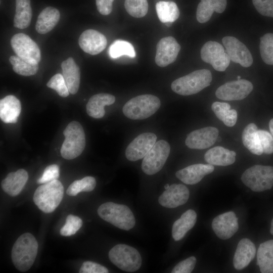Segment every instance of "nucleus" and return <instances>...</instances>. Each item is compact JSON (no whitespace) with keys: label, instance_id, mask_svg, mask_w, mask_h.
<instances>
[{"label":"nucleus","instance_id":"09e8293b","mask_svg":"<svg viewBox=\"0 0 273 273\" xmlns=\"http://www.w3.org/2000/svg\"><path fill=\"white\" fill-rule=\"evenodd\" d=\"M269 128L271 134L273 136V118H272L269 122Z\"/></svg>","mask_w":273,"mask_h":273},{"label":"nucleus","instance_id":"4468645a","mask_svg":"<svg viewBox=\"0 0 273 273\" xmlns=\"http://www.w3.org/2000/svg\"><path fill=\"white\" fill-rule=\"evenodd\" d=\"M157 136L152 132L143 133L128 145L125 150L126 158L131 161L144 158L156 142Z\"/></svg>","mask_w":273,"mask_h":273},{"label":"nucleus","instance_id":"aec40b11","mask_svg":"<svg viewBox=\"0 0 273 273\" xmlns=\"http://www.w3.org/2000/svg\"><path fill=\"white\" fill-rule=\"evenodd\" d=\"M214 170L213 165L208 164H196L178 170L175 175L187 185H195L200 182L207 174Z\"/></svg>","mask_w":273,"mask_h":273},{"label":"nucleus","instance_id":"4be33fe9","mask_svg":"<svg viewBox=\"0 0 273 273\" xmlns=\"http://www.w3.org/2000/svg\"><path fill=\"white\" fill-rule=\"evenodd\" d=\"M28 179L27 172L20 169L15 172L9 173L2 181L1 186L5 192L14 197L21 192Z\"/></svg>","mask_w":273,"mask_h":273},{"label":"nucleus","instance_id":"9b49d317","mask_svg":"<svg viewBox=\"0 0 273 273\" xmlns=\"http://www.w3.org/2000/svg\"><path fill=\"white\" fill-rule=\"evenodd\" d=\"M202 60L211 65L218 71H224L230 63V59L222 46L216 41H208L201 50Z\"/></svg>","mask_w":273,"mask_h":273},{"label":"nucleus","instance_id":"c756f323","mask_svg":"<svg viewBox=\"0 0 273 273\" xmlns=\"http://www.w3.org/2000/svg\"><path fill=\"white\" fill-rule=\"evenodd\" d=\"M257 264L262 273H273V240L261 243L257 254Z\"/></svg>","mask_w":273,"mask_h":273},{"label":"nucleus","instance_id":"5701e85b","mask_svg":"<svg viewBox=\"0 0 273 273\" xmlns=\"http://www.w3.org/2000/svg\"><path fill=\"white\" fill-rule=\"evenodd\" d=\"M21 104L14 96L8 95L0 101V118L6 123H15L21 113Z\"/></svg>","mask_w":273,"mask_h":273},{"label":"nucleus","instance_id":"72a5a7b5","mask_svg":"<svg viewBox=\"0 0 273 273\" xmlns=\"http://www.w3.org/2000/svg\"><path fill=\"white\" fill-rule=\"evenodd\" d=\"M211 109L216 116L226 126L232 127L235 125L237 120V112L235 109H231L229 104L215 102L212 104Z\"/></svg>","mask_w":273,"mask_h":273},{"label":"nucleus","instance_id":"f704fd0d","mask_svg":"<svg viewBox=\"0 0 273 273\" xmlns=\"http://www.w3.org/2000/svg\"><path fill=\"white\" fill-rule=\"evenodd\" d=\"M9 61L13 65L14 71L22 76L33 75L38 69V64L28 62L17 55L11 56Z\"/></svg>","mask_w":273,"mask_h":273},{"label":"nucleus","instance_id":"c9c22d12","mask_svg":"<svg viewBox=\"0 0 273 273\" xmlns=\"http://www.w3.org/2000/svg\"><path fill=\"white\" fill-rule=\"evenodd\" d=\"M108 53L111 58L116 59L123 55L131 58L135 57L133 46L129 42L123 40H116L110 46Z\"/></svg>","mask_w":273,"mask_h":273},{"label":"nucleus","instance_id":"2eb2a0df","mask_svg":"<svg viewBox=\"0 0 273 273\" xmlns=\"http://www.w3.org/2000/svg\"><path fill=\"white\" fill-rule=\"evenodd\" d=\"M180 50V46L172 36L161 39L156 46L155 63L164 67L174 62Z\"/></svg>","mask_w":273,"mask_h":273},{"label":"nucleus","instance_id":"dca6fc26","mask_svg":"<svg viewBox=\"0 0 273 273\" xmlns=\"http://www.w3.org/2000/svg\"><path fill=\"white\" fill-rule=\"evenodd\" d=\"M218 130L217 128L208 126L195 130L187 137L186 146L194 149H204L212 146L217 140Z\"/></svg>","mask_w":273,"mask_h":273},{"label":"nucleus","instance_id":"393cba45","mask_svg":"<svg viewBox=\"0 0 273 273\" xmlns=\"http://www.w3.org/2000/svg\"><path fill=\"white\" fill-rule=\"evenodd\" d=\"M115 97L110 94L100 93L93 96L86 104L87 114L94 118H101L105 114L104 107L113 104Z\"/></svg>","mask_w":273,"mask_h":273},{"label":"nucleus","instance_id":"49530a36","mask_svg":"<svg viewBox=\"0 0 273 273\" xmlns=\"http://www.w3.org/2000/svg\"><path fill=\"white\" fill-rule=\"evenodd\" d=\"M80 273H108V269L97 263L87 261L84 262L79 269Z\"/></svg>","mask_w":273,"mask_h":273},{"label":"nucleus","instance_id":"f257e3e1","mask_svg":"<svg viewBox=\"0 0 273 273\" xmlns=\"http://www.w3.org/2000/svg\"><path fill=\"white\" fill-rule=\"evenodd\" d=\"M38 248L37 241L31 234L21 235L15 242L11 252L15 267L22 272L29 270L35 260Z\"/></svg>","mask_w":273,"mask_h":273},{"label":"nucleus","instance_id":"6e6552de","mask_svg":"<svg viewBox=\"0 0 273 273\" xmlns=\"http://www.w3.org/2000/svg\"><path fill=\"white\" fill-rule=\"evenodd\" d=\"M241 180L245 186L254 192L270 189L273 186V167L254 165L243 172Z\"/></svg>","mask_w":273,"mask_h":273},{"label":"nucleus","instance_id":"20e7f679","mask_svg":"<svg viewBox=\"0 0 273 273\" xmlns=\"http://www.w3.org/2000/svg\"><path fill=\"white\" fill-rule=\"evenodd\" d=\"M98 213L103 220L121 230H129L135 223L132 211L124 205L106 202L99 207Z\"/></svg>","mask_w":273,"mask_h":273},{"label":"nucleus","instance_id":"37998d69","mask_svg":"<svg viewBox=\"0 0 273 273\" xmlns=\"http://www.w3.org/2000/svg\"><path fill=\"white\" fill-rule=\"evenodd\" d=\"M59 177V167L56 164H52L47 166L44 170L41 176L39 178L38 184H44L55 179Z\"/></svg>","mask_w":273,"mask_h":273},{"label":"nucleus","instance_id":"f03ea898","mask_svg":"<svg viewBox=\"0 0 273 273\" xmlns=\"http://www.w3.org/2000/svg\"><path fill=\"white\" fill-rule=\"evenodd\" d=\"M64 195L62 183L55 179L39 186L33 197L37 207L46 213L53 212L61 203Z\"/></svg>","mask_w":273,"mask_h":273},{"label":"nucleus","instance_id":"6ab92c4d","mask_svg":"<svg viewBox=\"0 0 273 273\" xmlns=\"http://www.w3.org/2000/svg\"><path fill=\"white\" fill-rule=\"evenodd\" d=\"M79 44L85 53L96 55L102 52L106 47L107 40L105 36L94 29H87L80 35Z\"/></svg>","mask_w":273,"mask_h":273},{"label":"nucleus","instance_id":"7c9ffc66","mask_svg":"<svg viewBox=\"0 0 273 273\" xmlns=\"http://www.w3.org/2000/svg\"><path fill=\"white\" fill-rule=\"evenodd\" d=\"M258 128L255 124H248L244 129L242 140L244 146L252 154L260 155L263 152L258 134Z\"/></svg>","mask_w":273,"mask_h":273},{"label":"nucleus","instance_id":"8fccbe9b","mask_svg":"<svg viewBox=\"0 0 273 273\" xmlns=\"http://www.w3.org/2000/svg\"><path fill=\"white\" fill-rule=\"evenodd\" d=\"M270 232L271 235H273V218L271 222V226H270Z\"/></svg>","mask_w":273,"mask_h":273},{"label":"nucleus","instance_id":"39448f33","mask_svg":"<svg viewBox=\"0 0 273 273\" xmlns=\"http://www.w3.org/2000/svg\"><path fill=\"white\" fill-rule=\"evenodd\" d=\"M161 106L160 99L156 96L146 94L135 97L124 105V115L132 120H142L153 115Z\"/></svg>","mask_w":273,"mask_h":273},{"label":"nucleus","instance_id":"9d476101","mask_svg":"<svg viewBox=\"0 0 273 273\" xmlns=\"http://www.w3.org/2000/svg\"><path fill=\"white\" fill-rule=\"evenodd\" d=\"M11 45L16 55L26 61L38 64L40 61V49L28 35L22 33L14 35L11 39Z\"/></svg>","mask_w":273,"mask_h":273},{"label":"nucleus","instance_id":"de8ad7c7","mask_svg":"<svg viewBox=\"0 0 273 273\" xmlns=\"http://www.w3.org/2000/svg\"><path fill=\"white\" fill-rule=\"evenodd\" d=\"M114 0H96L98 12L102 15H108L112 10V4Z\"/></svg>","mask_w":273,"mask_h":273},{"label":"nucleus","instance_id":"603ef678","mask_svg":"<svg viewBox=\"0 0 273 273\" xmlns=\"http://www.w3.org/2000/svg\"><path fill=\"white\" fill-rule=\"evenodd\" d=\"M240 78H241V76H237V79H240Z\"/></svg>","mask_w":273,"mask_h":273},{"label":"nucleus","instance_id":"c03bdc74","mask_svg":"<svg viewBox=\"0 0 273 273\" xmlns=\"http://www.w3.org/2000/svg\"><path fill=\"white\" fill-rule=\"evenodd\" d=\"M252 3L261 15L273 17V0H252Z\"/></svg>","mask_w":273,"mask_h":273},{"label":"nucleus","instance_id":"7ed1b4c3","mask_svg":"<svg viewBox=\"0 0 273 273\" xmlns=\"http://www.w3.org/2000/svg\"><path fill=\"white\" fill-rule=\"evenodd\" d=\"M212 79L210 70L206 69L198 70L174 80L171 88L178 95H192L210 85Z\"/></svg>","mask_w":273,"mask_h":273},{"label":"nucleus","instance_id":"a211bd4d","mask_svg":"<svg viewBox=\"0 0 273 273\" xmlns=\"http://www.w3.org/2000/svg\"><path fill=\"white\" fill-rule=\"evenodd\" d=\"M189 196V190L186 186L174 184L163 192L159 197L158 202L163 207L173 208L185 204Z\"/></svg>","mask_w":273,"mask_h":273},{"label":"nucleus","instance_id":"3c124183","mask_svg":"<svg viewBox=\"0 0 273 273\" xmlns=\"http://www.w3.org/2000/svg\"><path fill=\"white\" fill-rule=\"evenodd\" d=\"M169 186H169V184H166V185H165L164 186V188H165V190L167 189L169 187Z\"/></svg>","mask_w":273,"mask_h":273},{"label":"nucleus","instance_id":"e433bc0d","mask_svg":"<svg viewBox=\"0 0 273 273\" xmlns=\"http://www.w3.org/2000/svg\"><path fill=\"white\" fill-rule=\"evenodd\" d=\"M95 178L90 176L83 177L81 179L74 181L68 188L66 193L71 196H76L81 192H90L96 187Z\"/></svg>","mask_w":273,"mask_h":273},{"label":"nucleus","instance_id":"cd10ccee","mask_svg":"<svg viewBox=\"0 0 273 273\" xmlns=\"http://www.w3.org/2000/svg\"><path fill=\"white\" fill-rule=\"evenodd\" d=\"M59 10L52 7L43 9L39 14L35 25L38 33L46 34L51 31L57 24L60 19Z\"/></svg>","mask_w":273,"mask_h":273},{"label":"nucleus","instance_id":"0eeeda50","mask_svg":"<svg viewBox=\"0 0 273 273\" xmlns=\"http://www.w3.org/2000/svg\"><path fill=\"white\" fill-rule=\"evenodd\" d=\"M111 262L120 269L134 272L138 270L142 264V257L134 248L126 244H117L109 252Z\"/></svg>","mask_w":273,"mask_h":273},{"label":"nucleus","instance_id":"4c0bfd02","mask_svg":"<svg viewBox=\"0 0 273 273\" xmlns=\"http://www.w3.org/2000/svg\"><path fill=\"white\" fill-rule=\"evenodd\" d=\"M259 50L264 62L273 65V33H266L260 38Z\"/></svg>","mask_w":273,"mask_h":273},{"label":"nucleus","instance_id":"ddd939ff","mask_svg":"<svg viewBox=\"0 0 273 273\" xmlns=\"http://www.w3.org/2000/svg\"><path fill=\"white\" fill-rule=\"evenodd\" d=\"M230 60L244 67H249L253 63L252 55L247 47L233 36H227L222 39Z\"/></svg>","mask_w":273,"mask_h":273},{"label":"nucleus","instance_id":"2f4dec72","mask_svg":"<svg viewBox=\"0 0 273 273\" xmlns=\"http://www.w3.org/2000/svg\"><path fill=\"white\" fill-rule=\"evenodd\" d=\"M32 9L30 0H16L14 26L19 29L28 27L31 22Z\"/></svg>","mask_w":273,"mask_h":273},{"label":"nucleus","instance_id":"ea45409f","mask_svg":"<svg viewBox=\"0 0 273 273\" xmlns=\"http://www.w3.org/2000/svg\"><path fill=\"white\" fill-rule=\"evenodd\" d=\"M82 225V220L80 217L69 214L66 217L65 224L60 229V233L63 236H70L75 234Z\"/></svg>","mask_w":273,"mask_h":273},{"label":"nucleus","instance_id":"f3484780","mask_svg":"<svg viewBox=\"0 0 273 273\" xmlns=\"http://www.w3.org/2000/svg\"><path fill=\"white\" fill-rule=\"evenodd\" d=\"M212 228L221 239L231 238L238 230V218L233 211H229L215 217L212 222Z\"/></svg>","mask_w":273,"mask_h":273},{"label":"nucleus","instance_id":"79ce46f5","mask_svg":"<svg viewBox=\"0 0 273 273\" xmlns=\"http://www.w3.org/2000/svg\"><path fill=\"white\" fill-rule=\"evenodd\" d=\"M258 134L263 152L266 154L273 153V136L267 131L258 130Z\"/></svg>","mask_w":273,"mask_h":273},{"label":"nucleus","instance_id":"b1692460","mask_svg":"<svg viewBox=\"0 0 273 273\" xmlns=\"http://www.w3.org/2000/svg\"><path fill=\"white\" fill-rule=\"evenodd\" d=\"M62 75L71 94L74 95L78 90L80 83V70L72 57L68 58L61 64Z\"/></svg>","mask_w":273,"mask_h":273},{"label":"nucleus","instance_id":"1a4fd4ad","mask_svg":"<svg viewBox=\"0 0 273 273\" xmlns=\"http://www.w3.org/2000/svg\"><path fill=\"white\" fill-rule=\"evenodd\" d=\"M170 151V145L166 141L161 140L156 142L144 157L142 163L143 171L148 175L159 172L165 163Z\"/></svg>","mask_w":273,"mask_h":273},{"label":"nucleus","instance_id":"58836bf2","mask_svg":"<svg viewBox=\"0 0 273 273\" xmlns=\"http://www.w3.org/2000/svg\"><path fill=\"white\" fill-rule=\"evenodd\" d=\"M124 7L127 12L135 18L144 17L148 11L147 0H125Z\"/></svg>","mask_w":273,"mask_h":273},{"label":"nucleus","instance_id":"412c9836","mask_svg":"<svg viewBox=\"0 0 273 273\" xmlns=\"http://www.w3.org/2000/svg\"><path fill=\"white\" fill-rule=\"evenodd\" d=\"M256 247L249 239L243 238L239 242L233 259V265L237 270L247 267L254 259Z\"/></svg>","mask_w":273,"mask_h":273},{"label":"nucleus","instance_id":"423d86ee","mask_svg":"<svg viewBox=\"0 0 273 273\" xmlns=\"http://www.w3.org/2000/svg\"><path fill=\"white\" fill-rule=\"evenodd\" d=\"M65 139L60 153L63 158L67 160L74 159L79 156L85 146V136L82 125L78 122L69 123L63 131Z\"/></svg>","mask_w":273,"mask_h":273},{"label":"nucleus","instance_id":"a19ab883","mask_svg":"<svg viewBox=\"0 0 273 273\" xmlns=\"http://www.w3.org/2000/svg\"><path fill=\"white\" fill-rule=\"evenodd\" d=\"M48 87L56 91L62 97H66L69 95V91L66 85L63 75L58 73L54 75L48 82Z\"/></svg>","mask_w":273,"mask_h":273},{"label":"nucleus","instance_id":"a878e982","mask_svg":"<svg viewBox=\"0 0 273 273\" xmlns=\"http://www.w3.org/2000/svg\"><path fill=\"white\" fill-rule=\"evenodd\" d=\"M235 151L222 147L216 146L208 150L204 155V159L208 164L216 166H228L236 160Z\"/></svg>","mask_w":273,"mask_h":273},{"label":"nucleus","instance_id":"bb28decb","mask_svg":"<svg viewBox=\"0 0 273 273\" xmlns=\"http://www.w3.org/2000/svg\"><path fill=\"white\" fill-rule=\"evenodd\" d=\"M226 0H201L196 11L197 21L204 23L208 21L213 12L222 13L225 9Z\"/></svg>","mask_w":273,"mask_h":273},{"label":"nucleus","instance_id":"a18cd8bd","mask_svg":"<svg viewBox=\"0 0 273 273\" xmlns=\"http://www.w3.org/2000/svg\"><path fill=\"white\" fill-rule=\"evenodd\" d=\"M196 258L194 256H191L177 263L171 271L172 273H190L194 269L196 263Z\"/></svg>","mask_w":273,"mask_h":273},{"label":"nucleus","instance_id":"c85d7f7f","mask_svg":"<svg viewBox=\"0 0 273 273\" xmlns=\"http://www.w3.org/2000/svg\"><path fill=\"white\" fill-rule=\"evenodd\" d=\"M197 221L196 212L189 209L184 212L180 217L173 224L172 236L175 241L182 239L187 233L193 228Z\"/></svg>","mask_w":273,"mask_h":273},{"label":"nucleus","instance_id":"473e14b6","mask_svg":"<svg viewBox=\"0 0 273 273\" xmlns=\"http://www.w3.org/2000/svg\"><path fill=\"white\" fill-rule=\"evenodd\" d=\"M156 11L159 20L167 26L176 20L179 16L177 5L171 1H160L156 4Z\"/></svg>","mask_w":273,"mask_h":273},{"label":"nucleus","instance_id":"f8f14e48","mask_svg":"<svg viewBox=\"0 0 273 273\" xmlns=\"http://www.w3.org/2000/svg\"><path fill=\"white\" fill-rule=\"evenodd\" d=\"M252 83L246 79H238L228 82L219 86L215 96L224 101H236L244 99L252 92Z\"/></svg>","mask_w":273,"mask_h":273}]
</instances>
